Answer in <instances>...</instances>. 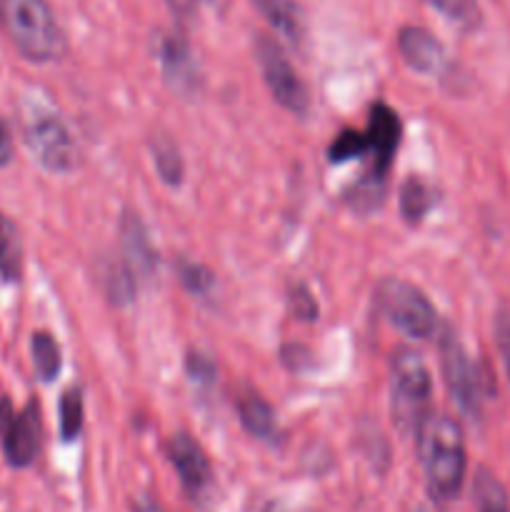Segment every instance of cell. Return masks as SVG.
I'll return each mask as SVG.
<instances>
[{
    "instance_id": "6da1fadb",
    "label": "cell",
    "mask_w": 510,
    "mask_h": 512,
    "mask_svg": "<svg viewBox=\"0 0 510 512\" xmlns=\"http://www.w3.org/2000/svg\"><path fill=\"white\" fill-rule=\"evenodd\" d=\"M415 443L430 495L440 503L458 498L465 478V443L460 425L448 415L428 413L415 430Z\"/></svg>"
},
{
    "instance_id": "7a4b0ae2",
    "label": "cell",
    "mask_w": 510,
    "mask_h": 512,
    "mask_svg": "<svg viewBox=\"0 0 510 512\" xmlns=\"http://www.w3.org/2000/svg\"><path fill=\"white\" fill-rule=\"evenodd\" d=\"M0 23L25 60L53 63L63 55V33L45 0H0Z\"/></svg>"
},
{
    "instance_id": "3957f363",
    "label": "cell",
    "mask_w": 510,
    "mask_h": 512,
    "mask_svg": "<svg viewBox=\"0 0 510 512\" xmlns=\"http://www.w3.org/2000/svg\"><path fill=\"white\" fill-rule=\"evenodd\" d=\"M393 380H390V408H393V423L403 433H415L418 425L428 415L430 393H433V380H430L428 365L423 363L418 353L403 348L393 353Z\"/></svg>"
},
{
    "instance_id": "277c9868",
    "label": "cell",
    "mask_w": 510,
    "mask_h": 512,
    "mask_svg": "<svg viewBox=\"0 0 510 512\" xmlns=\"http://www.w3.org/2000/svg\"><path fill=\"white\" fill-rule=\"evenodd\" d=\"M23 138L30 155L48 173H70L78 165V148L53 110L30 108L23 118Z\"/></svg>"
},
{
    "instance_id": "5b68a950",
    "label": "cell",
    "mask_w": 510,
    "mask_h": 512,
    "mask_svg": "<svg viewBox=\"0 0 510 512\" xmlns=\"http://www.w3.org/2000/svg\"><path fill=\"white\" fill-rule=\"evenodd\" d=\"M378 303L385 318L408 338L425 340L435 333L438 315L430 300L415 285L400 278H388L378 285Z\"/></svg>"
},
{
    "instance_id": "8992f818",
    "label": "cell",
    "mask_w": 510,
    "mask_h": 512,
    "mask_svg": "<svg viewBox=\"0 0 510 512\" xmlns=\"http://www.w3.org/2000/svg\"><path fill=\"white\" fill-rule=\"evenodd\" d=\"M255 55H258L263 78L265 83H268L273 98L278 100V105H283V108L290 110L293 115L308 113V88H305L300 75L295 73V68L290 65L283 48H280L273 38H268V35H258V38H255Z\"/></svg>"
},
{
    "instance_id": "52a82bcc",
    "label": "cell",
    "mask_w": 510,
    "mask_h": 512,
    "mask_svg": "<svg viewBox=\"0 0 510 512\" xmlns=\"http://www.w3.org/2000/svg\"><path fill=\"white\" fill-rule=\"evenodd\" d=\"M440 368H443V380L455 403L460 405L463 413L475 418L480 413V400H483L480 375L473 360L465 353L463 343L450 330L440 335Z\"/></svg>"
},
{
    "instance_id": "ba28073f",
    "label": "cell",
    "mask_w": 510,
    "mask_h": 512,
    "mask_svg": "<svg viewBox=\"0 0 510 512\" xmlns=\"http://www.w3.org/2000/svg\"><path fill=\"white\" fill-rule=\"evenodd\" d=\"M0 443L5 460L13 468H28L40 450V418L35 403L15 410L8 398H0Z\"/></svg>"
},
{
    "instance_id": "9c48e42d",
    "label": "cell",
    "mask_w": 510,
    "mask_h": 512,
    "mask_svg": "<svg viewBox=\"0 0 510 512\" xmlns=\"http://www.w3.org/2000/svg\"><path fill=\"white\" fill-rule=\"evenodd\" d=\"M158 60L163 68V78L168 88L180 98H188L198 90V65L188 43L180 35H160L158 38Z\"/></svg>"
},
{
    "instance_id": "30bf717a",
    "label": "cell",
    "mask_w": 510,
    "mask_h": 512,
    "mask_svg": "<svg viewBox=\"0 0 510 512\" xmlns=\"http://www.w3.org/2000/svg\"><path fill=\"white\" fill-rule=\"evenodd\" d=\"M168 455L173 468L178 470L180 480H183L185 490H188L193 498L208 490L210 480H213V470H210L208 455L203 453V448H200L190 435H173L168 443Z\"/></svg>"
},
{
    "instance_id": "8fae6325",
    "label": "cell",
    "mask_w": 510,
    "mask_h": 512,
    "mask_svg": "<svg viewBox=\"0 0 510 512\" xmlns=\"http://www.w3.org/2000/svg\"><path fill=\"white\" fill-rule=\"evenodd\" d=\"M400 143V120L395 110H390L385 103H375L370 110V128H368V145L375 153L373 173L388 175L393 165L395 150Z\"/></svg>"
},
{
    "instance_id": "7c38bea8",
    "label": "cell",
    "mask_w": 510,
    "mask_h": 512,
    "mask_svg": "<svg viewBox=\"0 0 510 512\" xmlns=\"http://www.w3.org/2000/svg\"><path fill=\"white\" fill-rule=\"evenodd\" d=\"M120 243H123L125 263L133 270L135 278H150L158 268V253L150 245L143 220L135 213H125L120 220Z\"/></svg>"
},
{
    "instance_id": "4fadbf2b",
    "label": "cell",
    "mask_w": 510,
    "mask_h": 512,
    "mask_svg": "<svg viewBox=\"0 0 510 512\" xmlns=\"http://www.w3.org/2000/svg\"><path fill=\"white\" fill-rule=\"evenodd\" d=\"M398 50L405 63L418 73H435L445 60L443 45L435 40V35H430L425 28H415V25L400 28Z\"/></svg>"
},
{
    "instance_id": "5bb4252c",
    "label": "cell",
    "mask_w": 510,
    "mask_h": 512,
    "mask_svg": "<svg viewBox=\"0 0 510 512\" xmlns=\"http://www.w3.org/2000/svg\"><path fill=\"white\" fill-rule=\"evenodd\" d=\"M253 3L283 38H288L293 45L303 43L305 18L295 0H253Z\"/></svg>"
},
{
    "instance_id": "9a60e30c",
    "label": "cell",
    "mask_w": 510,
    "mask_h": 512,
    "mask_svg": "<svg viewBox=\"0 0 510 512\" xmlns=\"http://www.w3.org/2000/svg\"><path fill=\"white\" fill-rule=\"evenodd\" d=\"M23 273V245L18 228L8 215L0 213V280L15 283Z\"/></svg>"
},
{
    "instance_id": "2e32d148",
    "label": "cell",
    "mask_w": 510,
    "mask_h": 512,
    "mask_svg": "<svg viewBox=\"0 0 510 512\" xmlns=\"http://www.w3.org/2000/svg\"><path fill=\"white\" fill-rule=\"evenodd\" d=\"M240 423L255 438H273L275 435V413L260 395H248L238 403Z\"/></svg>"
},
{
    "instance_id": "e0dca14e",
    "label": "cell",
    "mask_w": 510,
    "mask_h": 512,
    "mask_svg": "<svg viewBox=\"0 0 510 512\" xmlns=\"http://www.w3.org/2000/svg\"><path fill=\"white\" fill-rule=\"evenodd\" d=\"M473 498L478 512H510V500L503 483L485 468H480L475 475Z\"/></svg>"
},
{
    "instance_id": "ac0fdd59",
    "label": "cell",
    "mask_w": 510,
    "mask_h": 512,
    "mask_svg": "<svg viewBox=\"0 0 510 512\" xmlns=\"http://www.w3.org/2000/svg\"><path fill=\"white\" fill-rule=\"evenodd\" d=\"M383 198H385V175L380 173L365 175V178L358 180V183L348 190V195H345L350 208L358 210V213H370V210H375L380 203H383Z\"/></svg>"
},
{
    "instance_id": "d6986e66",
    "label": "cell",
    "mask_w": 510,
    "mask_h": 512,
    "mask_svg": "<svg viewBox=\"0 0 510 512\" xmlns=\"http://www.w3.org/2000/svg\"><path fill=\"white\" fill-rule=\"evenodd\" d=\"M103 283L108 290L110 300L115 305H125L133 300L135 295V273L128 268V263H108L103 270Z\"/></svg>"
},
{
    "instance_id": "ffe728a7",
    "label": "cell",
    "mask_w": 510,
    "mask_h": 512,
    "mask_svg": "<svg viewBox=\"0 0 510 512\" xmlns=\"http://www.w3.org/2000/svg\"><path fill=\"white\" fill-rule=\"evenodd\" d=\"M430 208V193L418 178H408L400 188V213L408 223H420Z\"/></svg>"
},
{
    "instance_id": "44dd1931",
    "label": "cell",
    "mask_w": 510,
    "mask_h": 512,
    "mask_svg": "<svg viewBox=\"0 0 510 512\" xmlns=\"http://www.w3.org/2000/svg\"><path fill=\"white\" fill-rule=\"evenodd\" d=\"M33 363L35 370L43 380H55L60 373V348L48 333H35L33 335Z\"/></svg>"
},
{
    "instance_id": "7402d4cb",
    "label": "cell",
    "mask_w": 510,
    "mask_h": 512,
    "mask_svg": "<svg viewBox=\"0 0 510 512\" xmlns=\"http://www.w3.org/2000/svg\"><path fill=\"white\" fill-rule=\"evenodd\" d=\"M153 160L165 183L180 185V180H183V158H180L178 148L168 138L153 140Z\"/></svg>"
},
{
    "instance_id": "603a6c76",
    "label": "cell",
    "mask_w": 510,
    "mask_h": 512,
    "mask_svg": "<svg viewBox=\"0 0 510 512\" xmlns=\"http://www.w3.org/2000/svg\"><path fill=\"white\" fill-rule=\"evenodd\" d=\"M80 428H83V395L78 388H70L60 398V435L63 440H75Z\"/></svg>"
},
{
    "instance_id": "cb8c5ba5",
    "label": "cell",
    "mask_w": 510,
    "mask_h": 512,
    "mask_svg": "<svg viewBox=\"0 0 510 512\" xmlns=\"http://www.w3.org/2000/svg\"><path fill=\"white\" fill-rule=\"evenodd\" d=\"M428 3L460 28H475L480 23L478 0H428Z\"/></svg>"
},
{
    "instance_id": "d4e9b609",
    "label": "cell",
    "mask_w": 510,
    "mask_h": 512,
    "mask_svg": "<svg viewBox=\"0 0 510 512\" xmlns=\"http://www.w3.org/2000/svg\"><path fill=\"white\" fill-rule=\"evenodd\" d=\"M368 135L355 133V130H345L330 145V163H345V160L360 158L368 150Z\"/></svg>"
},
{
    "instance_id": "484cf974",
    "label": "cell",
    "mask_w": 510,
    "mask_h": 512,
    "mask_svg": "<svg viewBox=\"0 0 510 512\" xmlns=\"http://www.w3.org/2000/svg\"><path fill=\"white\" fill-rule=\"evenodd\" d=\"M180 280H183L185 288L195 295H203L213 288V275H210V270H205L203 265L195 263L180 265Z\"/></svg>"
},
{
    "instance_id": "4316f807",
    "label": "cell",
    "mask_w": 510,
    "mask_h": 512,
    "mask_svg": "<svg viewBox=\"0 0 510 512\" xmlns=\"http://www.w3.org/2000/svg\"><path fill=\"white\" fill-rule=\"evenodd\" d=\"M495 345H498L500 360L510 378V310H500L495 315Z\"/></svg>"
},
{
    "instance_id": "83f0119b",
    "label": "cell",
    "mask_w": 510,
    "mask_h": 512,
    "mask_svg": "<svg viewBox=\"0 0 510 512\" xmlns=\"http://www.w3.org/2000/svg\"><path fill=\"white\" fill-rule=\"evenodd\" d=\"M293 308L298 318H305V320L318 318V305L313 303V298H310L303 288H298V295L293 293Z\"/></svg>"
},
{
    "instance_id": "f1b7e54d",
    "label": "cell",
    "mask_w": 510,
    "mask_h": 512,
    "mask_svg": "<svg viewBox=\"0 0 510 512\" xmlns=\"http://www.w3.org/2000/svg\"><path fill=\"white\" fill-rule=\"evenodd\" d=\"M188 370H190V375L198 380H213V375H215V365L210 363V360H205L203 355H190Z\"/></svg>"
},
{
    "instance_id": "f546056e",
    "label": "cell",
    "mask_w": 510,
    "mask_h": 512,
    "mask_svg": "<svg viewBox=\"0 0 510 512\" xmlns=\"http://www.w3.org/2000/svg\"><path fill=\"white\" fill-rule=\"evenodd\" d=\"M10 158H13V138H10L8 125L0 120V168L8 165Z\"/></svg>"
},
{
    "instance_id": "4dcf8cb0",
    "label": "cell",
    "mask_w": 510,
    "mask_h": 512,
    "mask_svg": "<svg viewBox=\"0 0 510 512\" xmlns=\"http://www.w3.org/2000/svg\"><path fill=\"white\" fill-rule=\"evenodd\" d=\"M195 3H198V0H168L170 10H173V13L178 15V20H190V18H193Z\"/></svg>"
},
{
    "instance_id": "1f68e13d",
    "label": "cell",
    "mask_w": 510,
    "mask_h": 512,
    "mask_svg": "<svg viewBox=\"0 0 510 512\" xmlns=\"http://www.w3.org/2000/svg\"><path fill=\"white\" fill-rule=\"evenodd\" d=\"M135 512H163L158 508V505H153V503H143V505H138V508H135Z\"/></svg>"
}]
</instances>
